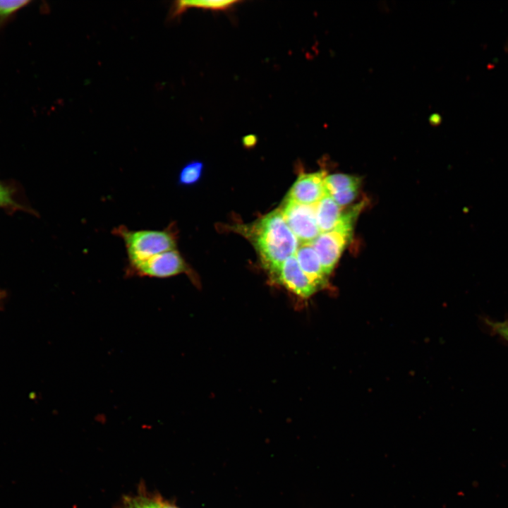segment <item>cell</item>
Wrapping results in <instances>:
<instances>
[{
	"label": "cell",
	"mask_w": 508,
	"mask_h": 508,
	"mask_svg": "<svg viewBox=\"0 0 508 508\" xmlns=\"http://www.w3.org/2000/svg\"><path fill=\"white\" fill-rule=\"evenodd\" d=\"M163 505H164V508H178L174 505H171V504H170L169 503H166V502H164Z\"/></svg>",
	"instance_id": "ffe728a7"
},
{
	"label": "cell",
	"mask_w": 508,
	"mask_h": 508,
	"mask_svg": "<svg viewBox=\"0 0 508 508\" xmlns=\"http://www.w3.org/2000/svg\"><path fill=\"white\" fill-rule=\"evenodd\" d=\"M280 210L300 244L311 243L320 234L315 205L301 204L285 198Z\"/></svg>",
	"instance_id": "5b68a950"
},
{
	"label": "cell",
	"mask_w": 508,
	"mask_h": 508,
	"mask_svg": "<svg viewBox=\"0 0 508 508\" xmlns=\"http://www.w3.org/2000/svg\"><path fill=\"white\" fill-rule=\"evenodd\" d=\"M507 49H508V45H507Z\"/></svg>",
	"instance_id": "44dd1931"
},
{
	"label": "cell",
	"mask_w": 508,
	"mask_h": 508,
	"mask_svg": "<svg viewBox=\"0 0 508 508\" xmlns=\"http://www.w3.org/2000/svg\"><path fill=\"white\" fill-rule=\"evenodd\" d=\"M360 183L361 179L354 176L343 174L327 175L324 182L325 195L330 196L334 193L360 186Z\"/></svg>",
	"instance_id": "8fae6325"
},
{
	"label": "cell",
	"mask_w": 508,
	"mask_h": 508,
	"mask_svg": "<svg viewBox=\"0 0 508 508\" xmlns=\"http://www.w3.org/2000/svg\"><path fill=\"white\" fill-rule=\"evenodd\" d=\"M324 171L301 174L287 193L286 199L305 205H315L325 195Z\"/></svg>",
	"instance_id": "8992f818"
},
{
	"label": "cell",
	"mask_w": 508,
	"mask_h": 508,
	"mask_svg": "<svg viewBox=\"0 0 508 508\" xmlns=\"http://www.w3.org/2000/svg\"><path fill=\"white\" fill-rule=\"evenodd\" d=\"M238 1H178L174 2L171 8V16H177L190 8H199L203 9L223 11L227 10Z\"/></svg>",
	"instance_id": "30bf717a"
},
{
	"label": "cell",
	"mask_w": 508,
	"mask_h": 508,
	"mask_svg": "<svg viewBox=\"0 0 508 508\" xmlns=\"http://www.w3.org/2000/svg\"><path fill=\"white\" fill-rule=\"evenodd\" d=\"M23 207L16 200L11 188L0 181V209L19 210Z\"/></svg>",
	"instance_id": "5bb4252c"
},
{
	"label": "cell",
	"mask_w": 508,
	"mask_h": 508,
	"mask_svg": "<svg viewBox=\"0 0 508 508\" xmlns=\"http://www.w3.org/2000/svg\"><path fill=\"white\" fill-rule=\"evenodd\" d=\"M256 142L257 138L253 135H247L243 139V145L246 147H252L256 143Z\"/></svg>",
	"instance_id": "ac0fdd59"
},
{
	"label": "cell",
	"mask_w": 508,
	"mask_h": 508,
	"mask_svg": "<svg viewBox=\"0 0 508 508\" xmlns=\"http://www.w3.org/2000/svg\"><path fill=\"white\" fill-rule=\"evenodd\" d=\"M248 234L262 264L272 279L282 263L295 255L300 245L286 224L280 209L272 211L255 222Z\"/></svg>",
	"instance_id": "6da1fadb"
},
{
	"label": "cell",
	"mask_w": 508,
	"mask_h": 508,
	"mask_svg": "<svg viewBox=\"0 0 508 508\" xmlns=\"http://www.w3.org/2000/svg\"><path fill=\"white\" fill-rule=\"evenodd\" d=\"M315 210L320 233L333 229L342 215V207L327 195L315 204Z\"/></svg>",
	"instance_id": "9c48e42d"
},
{
	"label": "cell",
	"mask_w": 508,
	"mask_h": 508,
	"mask_svg": "<svg viewBox=\"0 0 508 508\" xmlns=\"http://www.w3.org/2000/svg\"><path fill=\"white\" fill-rule=\"evenodd\" d=\"M294 255L301 269L310 281L318 289L322 287L327 282V275L311 243H301Z\"/></svg>",
	"instance_id": "ba28073f"
},
{
	"label": "cell",
	"mask_w": 508,
	"mask_h": 508,
	"mask_svg": "<svg viewBox=\"0 0 508 508\" xmlns=\"http://www.w3.org/2000/svg\"><path fill=\"white\" fill-rule=\"evenodd\" d=\"M31 1L28 0H0V30L16 13Z\"/></svg>",
	"instance_id": "4fadbf2b"
},
{
	"label": "cell",
	"mask_w": 508,
	"mask_h": 508,
	"mask_svg": "<svg viewBox=\"0 0 508 508\" xmlns=\"http://www.w3.org/2000/svg\"><path fill=\"white\" fill-rule=\"evenodd\" d=\"M6 292L4 290L0 289V303L6 297Z\"/></svg>",
	"instance_id": "d6986e66"
},
{
	"label": "cell",
	"mask_w": 508,
	"mask_h": 508,
	"mask_svg": "<svg viewBox=\"0 0 508 508\" xmlns=\"http://www.w3.org/2000/svg\"><path fill=\"white\" fill-rule=\"evenodd\" d=\"M113 234L123 241L128 264H135L160 254L176 249L177 236L174 226L163 230H131L119 226Z\"/></svg>",
	"instance_id": "7a4b0ae2"
},
{
	"label": "cell",
	"mask_w": 508,
	"mask_h": 508,
	"mask_svg": "<svg viewBox=\"0 0 508 508\" xmlns=\"http://www.w3.org/2000/svg\"><path fill=\"white\" fill-rule=\"evenodd\" d=\"M296 296L307 298L318 290L301 269L295 255L286 259L273 279Z\"/></svg>",
	"instance_id": "52a82bcc"
},
{
	"label": "cell",
	"mask_w": 508,
	"mask_h": 508,
	"mask_svg": "<svg viewBox=\"0 0 508 508\" xmlns=\"http://www.w3.org/2000/svg\"><path fill=\"white\" fill-rule=\"evenodd\" d=\"M204 164L198 160L190 161L180 170L177 183L181 186H191L196 184L203 174Z\"/></svg>",
	"instance_id": "7c38bea8"
},
{
	"label": "cell",
	"mask_w": 508,
	"mask_h": 508,
	"mask_svg": "<svg viewBox=\"0 0 508 508\" xmlns=\"http://www.w3.org/2000/svg\"><path fill=\"white\" fill-rule=\"evenodd\" d=\"M485 322L492 333L497 334L508 343V319L503 321L485 319Z\"/></svg>",
	"instance_id": "e0dca14e"
},
{
	"label": "cell",
	"mask_w": 508,
	"mask_h": 508,
	"mask_svg": "<svg viewBox=\"0 0 508 508\" xmlns=\"http://www.w3.org/2000/svg\"><path fill=\"white\" fill-rule=\"evenodd\" d=\"M163 503L158 499L138 496L127 498L125 508H164Z\"/></svg>",
	"instance_id": "9a60e30c"
},
{
	"label": "cell",
	"mask_w": 508,
	"mask_h": 508,
	"mask_svg": "<svg viewBox=\"0 0 508 508\" xmlns=\"http://www.w3.org/2000/svg\"><path fill=\"white\" fill-rule=\"evenodd\" d=\"M359 186L333 193L330 197L341 207L351 202L358 194Z\"/></svg>",
	"instance_id": "2e32d148"
},
{
	"label": "cell",
	"mask_w": 508,
	"mask_h": 508,
	"mask_svg": "<svg viewBox=\"0 0 508 508\" xmlns=\"http://www.w3.org/2000/svg\"><path fill=\"white\" fill-rule=\"evenodd\" d=\"M361 210V204H358L345 213H342L339 222L333 229L320 233L311 242L327 275L331 273L349 242L354 222Z\"/></svg>",
	"instance_id": "3957f363"
},
{
	"label": "cell",
	"mask_w": 508,
	"mask_h": 508,
	"mask_svg": "<svg viewBox=\"0 0 508 508\" xmlns=\"http://www.w3.org/2000/svg\"><path fill=\"white\" fill-rule=\"evenodd\" d=\"M126 276L164 279L179 274L193 278L190 267L176 249L152 256L144 261L128 264Z\"/></svg>",
	"instance_id": "277c9868"
}]
</instances>
